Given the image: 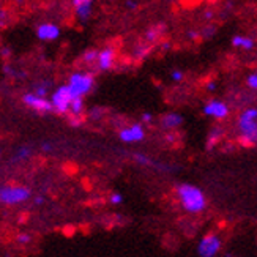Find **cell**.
Returning <instances> with one entry per match:
<instances>
[{
    "instance_id": "1",
    "label": "cell",
    "mask_w": 257,
    "mask_h": 257,
    "mask_svg": "<svg viewBox=\"0 0 257 257\" xmlns=\"http://www.w3.org/2000/svg\"><path fill=\"white\" fill-rule=\"evenodd\" d=\"M177 196L180 200V205L188 213H202L207 208V197L204 191L196 185L191 183H182L177 186Z\"/></svg>"
},
{
    "instance_id": "2",
    "label": "cell",
    "mask_w": 257,
    "mask_h": 257,
    "mask_svg": "<svg viewBox=\"0 0 257 257\" xmlns=\"http://www.w3.org/2000/svg\"><path fill=\"white\" fill-rule=\"evenodd\" d=\"M240 141L244 145H252L257 142V109H244L238 118Z\"/></svg>"
},
{
    "instance_id": "3",
    "label": "cell",
    "mask_w": 257,
    "mask_h": 257,
    "mask_svg": "<svg viewBox=\"0 0 257 257\" xmlns=\"http://www.w3.org/2000/svg\"><path fill=\"white\" fill-rule=\"evenodd\" d=\"M93 85H95V77L92 73H82V71L74 73L70 76V81H68V87H70L73 98H77V96L84 98L92 90Z\"/></svg>"
},
{
    "instance_id": "4",
    "label": "cell",
    "mask_w": 257,
    "mask_h": 257,
    "mask_svg": "<svg viewBox=\"0 0 257 257\" xmlns=\"http://www.w3.org/2000/svg\"><path fill=\"white\" fill-rule=\"evenodd\" d=\"M30 189L26 186H2L0 188V204L16 205L30 199Z\"/></svg>"
},
{
    "instance_id": "5",
    "label": "cell",
    "mask_w": 257,
    "mask_h": 257,
    "mask_svg": "<svg viewBox=\"0 0 257 257\" xmlns=\"http://www.w3.org/2000/svg\"><path fill=\"white\" fill-rule=\"evenodd\" d=\"M71 101H73V95L70 92L68 84L59 87L57 90L52 93V98H51V103L54 106V110H55V112H59V114L70 112Z\"/></svg>"
},
{
    "instance_id": "6",
    "label": "cell",
    "mask_w": 257,
    "mask_h": 257,
    "mask_svg": "<svg viewBox=\"0 0 257 257\" xmlns=\"http://www.w3.org/2000/svg\"><path fill=\"white\" fill-rule=\"evenodd\" d=\"M221 246H222L221 238L215 235V233H210V235L200 238L197 244V252L200 257H215L219 252Z\"/></svg>"
},
{
    "instance_id": "7",
    "label": "cell",
    "mask_w": 257,
    "mask_h": 257,
    "mask_svg": "<svg viewBox=\"0 0 257 257\" xmlns=\"http://www.w3.org/2000/svg\"><path fill=\"white\" fill-rule=\"evenodd\" d=\"M22 101H24L26 106L32 107L33 110H37V112H41V114H48L51 110H54L52 103L37 93H26L24 98H22Z\"/></svg>"
},
{
    "instance_id": "8",
    "label": "cell",
    "mask_w": 257,
    "mask_h": 257,
    "mask_svg": "<svg viewBox=\"0 0 257 257\" xmlns=\"http://www.w3.org/2000/svg\"><path fill=\"white\" fill-rule=\"evenodd\" d=\"M118 138L121 142H126V144H133V142H141L145 138V131L144 126L141 123H134L130 125L123 130L118 131Z\"/></svg>"
},
{
    "instance_id": "9",
    "label": "cell",
    "mask_w": 257,
    "mask_h": 257,
    "mask_svg": "<svg viewBox=\"0 0 257 257\" xmlns=\"http://www.w3.org/2000/svg\"><path fill=\"white\" fill-rule=\"evenodd\" d=\"M204 114L213 118H226L229 115V106L221 101V99H210V101L204 106Z\"/></svg>"
},
{
    "instance_id": "10",
    "label": "cell",
    "mask_w": 257,
    "mask_h": 257,
    "mask_svg": "<svg viewBox=\"0 0 257 257\" xmlns=\"http://www.w3.org/2000/svg\"><path fill=\"white\" fill-rule=\"evenodd\" d=\"M37 37L43 41H54L60 37V27L52 22H44L37 29Z\"/></svg>"
},
{
    "instance_id": "11",
    "label": "cell",
    "mask_w": 257,
    "mask_h": 257,
    "mask_svg": "<svg viewBox=\"0 0 257 257\" xmlns=\"http://www.w3.org/2000/svg\"><path fill=\"white\" fill-rule=\"evenodd\" d=\"M115 62V51L114 48H104L98 52V59H96V65L101 71H107L112 68V65Z\"/></svg>"
},
{
    "instance_id": "12",
    "label": "cell",
    "mask_w": 257,
    "mask_h": 257,
    "mask_svg": "<svg viewBox=\"0 0 257 257\" xmlns=\"http://www.w3.org/2000/svg\"><path fill=\"white\" fill-rule=\"evenodd\" d=\"M92 5H93V0H73L74 11L81 21H87L88 18H90Z\"/></svg>"
},
{
    "instance_id": "13",
    "label": "cell",
    "mask_w": 257,
    "mask_h": 257,
    "mask_svg": "<svg viewBox=\"0 0 257 257\" xmlns=\"http://www.w3.org/2000/svg\"><path fill=\"white\" fill-rule=\"evenodd\" d=\"M183 123V117L177 112H167L161 118V126L166 130H175Z\"/></svg>"
},
{
    "instance_id": "14",
    "label": "cell",
    "mask_w": 257,
    "mask_h": 257,
    "mask_svg": "<svg viewBox=\"0 0 257 257\" xmlns=\"http://www.w3.org/2000/svg\"><path fill=\"white\" fill-rule=\"evenodd\" d=\"M232 46L237 49H244V51H251L254 48V40L249 37H241V35H235L232 38Z\"/></svg>"
},
{
    "instance_id": "15",
    "label": "cell",
    "mask_w": 257,
    "mask_h": 257,
    "mask_svg": "<svg viewBox=\"0 0 257 257\" xmlns=\"http://www.w3.org/2000/svg\"><path fill=\"white\" fill-rule=\"evenodd\" d=\"M82 110H84V99L81 96H77V98H73V101H71V106H70V112L77 117V115H81L82 114Z\"/></svg>"
},
{
    "instance_id": "16",
    "label": "cell",
    "mask_w": 257,
    "mask_h": 257,
    "mask_svg": "<svg viewBox=\"0 0 257 257\" xmlns=\"http://www.w3.org/2000/svg\"><path fill=\"white\" fill-rule=\"evenodd\" d=\"M222 136V131L219 128L213 130L208 134V141H207V149H213V145L219 141V138Z\"/></svg>"
},
{
    "instance_id": "17",
    "label": "cell",
    "mask_w": 257,
    "mask_h": 257,
    "mask_svg": "<svg viewBox=\"0 0 257 257\" xmlns=\"http://www.w3.org/2000/svg\"><path fill=\"white\" fill-rule=\"evenodd\" d=\"M161 32H163V27H152L149 29L147 32H145V40L147 41H155V40H158L160 35H161Z\"/></svg>"
},
{
    "instance_id": "18",
    "label": "cell",
    "mask_w": 257,
    "mask_h": 257,
    "mask_svg": "<svg viewBox=\"0 0 257 257\" xmlns=\"http://www.w3.org/2000/svg\"><path fill=\"white\" fill-rule=\"evenodd\" d=\"M134 160H136L139 164H147V166H156L149 156H145V155H142V153H136L134 155Z\"/></svg>"
},
{
    "instance_id": "19",
    "label": "cell",
    "mask_w": 257,
    "mask_h": 257,
    "mask_svg": "<svg viewBox=\"0 0 257 257\" xmlns=\"http://www.w3.org/2000/svg\"><path fill=\"white\" fill-rule=\"evenodd\" d=\"M96 59H98V51H87L84 54V62L87 63H93L96 62Z\"/></svg>"
},
{
    "instance_id": "20",
    "label": "cell",
    "mask_w": 257,
    "mask_h": 257,
    "mask_svg": "<svg viewBox=\"0 0 257 257\" xmlns=\"http://www.w3.org/2000/svg\"><path fill=\"white\" fill-rule=\"evenodd\" d=\"M29 153H30V149H27V147H22V149H19L18 155H16L15 158H13V161H15V163H18V161H21V160L27 158Z\"/></svg>"
},
{
    "instance_id": "21",
    "label": "cell",
    "mask_w": 257,
    "mask_h": 257,
    "mask_svg": "<svg viewBox=\"0 0 257 257\" xmlns=\"http://www.w3.org/2000/svg\"><path fill=\"white\" fill-rule=\"evenodd\" d=\"M109 202L112 205H120L121 202H123V196H121L120 193H112L109 196Z\"/></svg>"
},
{
    "instance_id": "22",
    "label": "cell",
    "mask_w": 257,
    "mask_h": 257,
    "mask_svg": "<svg viewBox=\"0 0 257 257\" xmlns=\"http://www.w3.org/2000/svg\"><path fill=\"white\" fill-rule=\"evenodd\" d=\"M246 84L252 90H257V73H252L246 77Z\"/></svg>"
},
{
    "instance_id": "23",
    "label": "cell",
    "mask_w": 257,
    "mask_h": 257,
    "mask_svg": "<svg viewBox=\"0 0 257 257\" xmlns=\"http://www.w3.org/2000/svg\"><path fill=\"white\" fill-rule=\"evenodd\" d=\"M35 93L40 95V96H46V93H48V84L37 85V87H35Z\"/></svg>"
},
{
    "instance_id": "24",
    "label": "cell",
    "mask_w": 257,
    "mask_h": 257,
    "mask_svg": "<svg viewBox=\"0 0 257 257\" xmlns=\"http://www.w3.org/2000/svg\"><path fill=\"white\" fill-rule=\"evenodd\" d=\"M171 77H172V81L180 82V81L183 79V71H180V70H174V71L171 73Z\"/></svg>"
},
{
    "instance_id": "25",
    "label": "cell",
    "mask_w": 257,
    "mask_h": 257,
    "mask_svg": "<svg viewBox=\"0 0 257 257\" xmlns=\"http://www.w3.org/2000/svg\"><path fill=\"white\" fill-rule=\"evenodd\" d=\"M30 240L32 238H30L29 233H21V235H18V243H21V244H27Z\"/></svg>"
},
{
    "instance_id": "26",
    "label": "cell",
    "mask_w": 257,
    "mask_h": 257,
    "mask_svg": "<svg viewBox=\"0 0 257 257\" xmlns=\"http://www.w3.org/2000/svg\"><path fill=\"white\" fill-rule=\"evenodd\" d=\"M152 120H153V115H152L150 112H145V114H142V121H144V123H150Z\"/></svg>"
},
{
    "instance_id": "27",
    "label": "cell",
    "mask_w": 257,
    "mask_h": 257,
    "mask_svg": "<svg viewBox=\"0 0 257 257\" xmlns=\"http://www.w3.org/2000/svg\"><path fill=\"white\" fill-rule=\"evenodd\" d=\"M207 90H208V92H213V90H216V82H215V81H210V82H207Z\"/></svg>"
},
{
    "instance_id": "28",
    "label": "cell",
    "mask_w": 257,
    "mask_h": 257,
    "mask_svg": "<svg viewBox=\"0 0 257 257\" xmlns=\"http://www.w3.org/2000/svg\"><path fill=\"white\" fill-rule=\"evenodd\" d=\"M41 150H43V152H51V150H52V145H51L49 142H44V144L41 145Z\"/></svg>"
},
{
    "instance_id": "29",
    "label": "cell",
    "mask_w": 257,
    "mask_h": 257,
    "mask_svg": "<svg viewBox=\"0 0 257 257\" xmlns=\"http://www.w3.org/2000/svg\"><path fill=\"white\" fill-rule=\"evenodd\" d=\"M138 7V4L134 2V0H128L126 2V8H136Z\"/></svg>"
},
{
    "instance_id": "30",
    "label": "cell",
    "mask_w": 257,
    "mask_h": 257,
    "mask_svg": "<svg viewBox=\"0 0 257 257\" xmlns=\"http://www.w3.org/2000/svg\"><path fill=\"white\" fill-rule=\"evenodd\" d=\"M43 202H44V199H43L41 196H38V197L35 199V204H37V205H41Z\"/></svg>"
},
{
    "instance_id": "31",
    "label": "cell",
    "mask_w": 257,
    "mask_h": 257,
    "mask_svg": "<svg viewBox=\"0 0 257 257\" xmlns=\"http://www.w3.org/2000/svg\"><path fill=\"white\" fill-rule=\"evenodd\" d=\"M4 71H5L7 74H13V70H11L10 66H5V68H4Z\"/></svg>"
},
{
    "instance_id": "32",
    "label": "cell",
    "mask_w": 257,
    "mask_h": 257,
    "mask_svg": "<svg viewBox=\"0 0 257 257\" xmlns=\"http://www.w3.org/2000/svg\"><path fill=\"white\" fill-rule=\"evenodd\" d=\"M196 37H197V33H196V32H189V33H188V38H196Z\"/></svg>"
},
{
    "instance_id": "33",
    "label": "cell",
    "mask_w": 257,
    "mask_h": 257,
    "mask_svg": "<svg viewBox=\"0 0 257 257\" xmlns=\"http://www.w3.org/2000/svg\"><path fill=\"white\" fill-rule=\"evenodd\" d=\"M0 156H2V155H0Z\"/></svg>"
}]
</instances>
